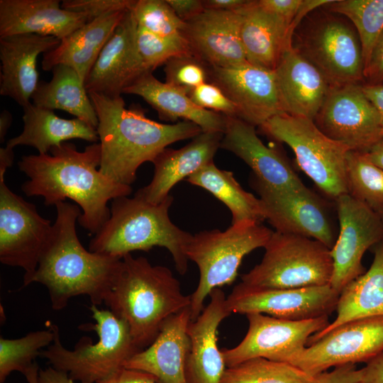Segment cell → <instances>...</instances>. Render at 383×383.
Listing matches in <instances>:
<instances>
[{
  "label": "cell",
  "instance_id": "6da1fadb",
  "mask_svg": "<svg viewBox=\"0 0 383 383\" xmlns=\"http://www.w3.org/2000/svg\"><path fill=\"white\" fill-rule=\"evenodd\" d=\"M50 152L21 157L18 168L29 178L22 184V191L27 196L43 197L45 205L72 199L82 210L79 225L96 233L110 216L108 202L130 195L131 187L110 180L97 169L101 164L99 143L79 151L73 143L65 142Z\"/></svg>",
  "mask_w": 383,
  "mask_h": 383
},
{
  "label": "cell",
  "instance_id": "7a4b0ae2",
  "mask_svg": "<svg viewBox=\"0 0 383 383\" xmlns=\"http://www.w3.org/2000/svg\"><path fill=\"white\" fill-rule=\"evenodd\" d=\"M57 218L35 271L23 278V286L36 282L48 289L52 309L60 311L70 299L85 295L92 305L104 303L122 267V258L87 250L80 243L76 222L78 206L55 204Z\"/></svg>",
  "mask_w": 383,
  "mask_h": 383
},
{
  "label": "cell",
  "instance_id": "3957f363",
  "mask_svg": "<svg viewBox=\"0 0 383 383\" xmlns=\"http://www.w3.org/2000/svg\"><path fill=\"white\" fill-rule=\"evenodd\" d=\"M98 118L101 146L100 172L110 180L130 185L139 167L168 145L202 132L196 124L183 121L173 124L148 118L140 108L126 109L122 96L89 93Z\"/></svg>",
  "mask_w": 383,
  "mask_h": 383
},
{
  "label": "cell",
  "instance_id": "277c9868",
  "mask_svg": "<svg viewBox=\"0 0 383 383\" xmlns=\"http://www.w3.org/2000/svg\"><path fill=\"white\" fill-rule=\"evenodd\" d=\"M118 277L104 301L110 311L128 324L142 350L155 339L163 323L191 304L179 282L167 267L152 265L147 258H122Z\"/></svg>",
  "mask_w": 383,
  "mask_h": 383
},
{
  "label": "cell",
  "instance_id": "5b68a950",
  "mask_svg": "<svg viewBox=\"0 0 383 383\" xmlns=\"http://www.w3.org/2000/svg\"><path fill=\"white\" fill-rule=\"evenodd\" d=\"M172 202L171 195L158 204L136 196L113 199L110 216L90 240L89 250L123 258L132 251L163 247L171 254L177 272L184 274L189 261L186 250L193 235L171 221Z\"/></svg>",
  "mask_w": 383,
  "mask_h": 383
},
{
  "label": "cell",
  "instance_id": "8992f818",
  "mask_svg": "<svg viewBox=\"0 0 383 383\" xmlns=\"http://www.w3.org/2000/svg\"><path fill=\"white\" fill-rule=\"evenodd\" d=\"M89 309L96 324H84L79 328L96 331V343L84 336L79 340L74 350H68L62 344L58 326L47 321L46 326L52 330L54 339L40 355L51 367L67 373L79 383H97L108 378L124 367L125 363L140 351L124 320L110 310L100 309L96 305L91 304Z\"/></svg>",
  "mask_w": 383,
  "mask_h": 383
},
{
  "label": "cell",
  "instance_id": "52a82bcc",
  "mask_svg": "<svg viewBox=\"0 0 383 383\" xmlns=\"http://www.w3.org/2000/svg\"><path fill=\"white\" fill-rule=\"evenodd\" d=\"M292 45L332 87L365 84L361 43L353 24L323 6L307 13L293 32Z\"/></svg>",
  "mask_w": 383,
  "mask_h": 383
},
{
  "label": "cell",
  "instance_id": "ba28073f",
  "mask_svg": "<svg viewBox=\"0 0 383 383\" xmlns=\"http://www.w3.org/2000/svg\"><path fill=\"white\" fill-rule=\"evenodd\" d=\"M273 231L255 221L231 224L226 230L202 231L192 235L186 250L189 260L196 264L199 281L191 296V320L204 309V303L215 288L231 284L245 255L264 248Z\"/></svg>",
  "mask_w": 383,
  "mask_h": 383
},
{
  "label": "cell",
  "instance_id": "9c48e42d",
  "mask_svg": "<svg viewBox=\"0 0 383 383\" xmlns=\"http://www.w3.org/2000/svg\"><path fill=\"white\" fill-rule=\"evenodd\" d=\"M261 262L241 276V282L265 289L301 288L330 284L331 249L307 237L273 231Z\"/></svg>",
  "mask_w": 383,
  "mask_h": 383
},
{
  "label": "cell",
  "instance_id": "30bf717a",
  "mask_svg": "<svg viewBox=\"0 0 383 383\" xmlns=\"http://www.w3.org/2000/svg\"><path fill=\"white\" fill-rule=\"evenodd\" d=\"M259 128L289 146L300 169L329 198L335 200L348 194L346 165L350 150L323 134L313 120L283 113Z\"/></svg>",
  "mask_w": 383,
  "mask_h": 383
},
{
  "label": "cell",
  "instance_id": "8fae6325",
  "mask_svg": "<svg viewBox=\"0 0 383 383\" xmlns=\"http://www.w3.org/2000/svg\"><path fill=\"white\" fill-rule=\"evenodd\" d=\"M361 84L332 87L313 121L350 150L367 152L383 138V121Z\"/></svg>",
  "mask_w": 383,
  "mask_h": 383
},
{
  "label": "cell",
  "instance_id": "7c38bea8",
  "mask_svg": "<svg viewBox=\"0 0 383 383\" xmlns=\"http://www.w3.org/2000/svg\"><path fill=\"white\" fill-rule=\"evenodd\" d=\"M383 350V316L345 323L292 355L287 361L311 375L331 367L365 362Z\"/></svg>",
  "mask_w": 383,
  "mask_h": 383
},
{
  "label": "cell",
  "instance_id": "4fadbf2b",
  "mask_svg": "<svg viewBox=\"0 0 383 383\" xmlns=\"http://www.w3.org/2000/svg\"><path fill=\"white\" fill-rule=\"evenodd\" d=\"M50 220L43 218L33 204L13 193L0 179V261L21 267L23 278L36 270L52 233Z\"/></svg>",
  "mask_w": 383,
  "mask_h": 383
},
{
  "label": "cell",
  "instance_id": "5bb4252c",
  "mask_svg": "<svg viewBox=\"0 0 383 383\" xmlns=\"http://www.w3.org/2000/svg\"><path fill=\"white\" fill-rule=\"evenodd\" d=\"M248 329L243 339L232 348L221 350L226 367L247 360L264 357L284 362L301 350L309 338L329 324L328 316L303 321H289L268 315L246 314Z\"/></svg>",
  "mask_w": 383,
  "mask_h": 383
},
{
  "label": "cell",
  "instance_id": "9a60e30c",
  "mask_svg": "<svg viewBox=\"0 0 383 383\" xmlns=\"http://www.w3.org/2000/svg\"><path fill=\"white\" fill-rule=\"evenodd\" d=\"M339 234L331 249V287L338 293L365 272L362 260L372 246L383 241V222L378 213L348 194L335 199Z\"/></svg>",
  "mask_w": 383,
  "mask_h": 383
},
{
  "label": "cell",
  "instance_id": "2e32d148",
  "mask_svg": "<svg viewBox=\"0 0 383 383\" xmlns=\"http://www.w3.org/2000/svg\"><path fill=\"white\" fill-rule=\"evenodd\" d=\"M339 293L330 284L301 288L265 289L240 282L226 297L231 313H257L289 321L329 316L336 310Z\"/></svg>",
  "mask_w": 383,
  "mask_h": 383
},
{
  "label": "cell",
  "instance_id": "e0dca14e",
  "mask_svg": "<svg viewBox=\"0 0 383 383\" xmlns=\"http://www.w3.org/2000/svg\"><path fill=\"white\" fill-rule=\"evenodd\" d=\"M251 186L260 195L265 220L275 231L312 238L332 248L335 238L328 209L315 192L304 184L273 189L253 178Z\"/></svg>",
  "mask_w": 383,
  "mask_h": 383
},
{
  "label": "cell",
  "instance_id": "ac0fdd59",
  "mask_svg": "<svg viewBox=\"0 0 383 383\" xmlns=\"http://www.w3.org/2000/svg\"><path fill=\"white\" fill-rule=\"evenodd\" d=\"M209 66V80L234 104L237 118L260 127L286 113L274 71L247 62L235 67Z\"/></svg>",
  "mask_w": 383,
  "mask_h": 383
},
{
  "label": "cell",
  "instance_id": "d6986e66",
  "mask_svg": "<svg viewBox=\"0 0 383 383\" xmlns=\"http://www.w3.org/2000/svg\"><path fill=\"white\" fill-rule=\"evenodd\" d=\"M138 23L127 11L100 52L85 80L89 93L121 96L123 90L148 71L137 44Z\"/></svg>",
  "mask_w": 383,
  "mask_h": 383
},
{
  "label": "cell",
  "instance_id": "ffe728a7",
  "mask_svg": "<svg viewBox=\"0 0 383 383\" xmlns=\"http://www.w3.org/2000/svg\"><path fill=\"white\" fill-rule=\"evenodd\" d=\"M242 13L205 9L182 31L193 53L208 65L229 67L248 62L241 40Z\"/></svg>",
  "mask_w": 383,
  "mask_h": 383
},
{
  "label": "cell",
  "instance_id": "44dd1931",
  "mask_svg": "<svg viewBox=\"0 0 383 383\" xmlns=\"http://www.w3.org/2000/svg\"><path fill=\"white\" fill-rule=\"evenodd\" d=\"M190 307L168 318L153 342L133 355L124 367L147 372L156 383H187L185 368L190 350Z\"/></svg>",
  "mask_w": 383,
  "mask_h": 383
},
{
  "label": "cell",
  "instance_id": "7402d4cb",
  "mask_svg": "<svg viewBox=\"0 0 383 383\" xmlns=\"http://www.w3.org/2000/svg\"><path fill=\"white\" fill-rule=\"evenodd\" d=\"M255 127L227 116L220 148L243 160L252 169V178L266 187L287 189L304 184L286 157L261 141Z\"/></svg>",
  "mask_w": 383,
  "mask_h": 383
},
{
  "label": "cell",
  "instance_id": "603a6c76",
  "mask_svg": "<svg viewBox=\"0 0 383 383\" xmlns=\"http://www.w3.org/2000/svg\"><path fill=\"white\" fill-rule=\"evenodd\" d=\"M209 296L208 305L188 326L190 350L185 368L187 383H220L226 369L217 344V330L231 313L221 288L213 289Z\"/></svg>",
  "mask_w": 383,
  "mask_h": 383
},
{
  "label": "cell",
  "instance_id": "cb8c5ba5",
  "mask_svg": "<svg viewBox=\"0 0 383 383\" xmlns=\"http://www.w3.org/2000/svg\"><path fill=\"white\" fill-rule=\"evenodd\" d=\"M60 43L53 36L19 34L0 38V94L22 107L29 104L38 84L37 60Z\"/></svg>",
  "mask_w": 383,
  "mask_h": 383
},
{
  "label": "cell",
  "instance_id": "d4e9b609",
  "mask_svg": "<svg viewBox=\"0 0 383 383\" xmlns=\"http://www.w3.org/2000/svg\"><path fill=\"white\" fill-rule=\"evenodd\" d=\"M221 132H201L179 149L165 148L154 160V175L151 182L138 189L135 196L158 204L170 194L172 188L182 179L213 161L221 147Z\"/></svg>",
  "mask_w": 383,
  "mask_h": 383
},
{
  "label": "cell",
  "instance_id": "484cf974",
  "mask_svg": "<svg viewBox=\"0 0 383 383\" xmlns=\"http://www.w3.org/2000/svg\"><path fill=\"white\" fill-rule=\"evenodd\" d=\"M89 21L58 0H0V38L35 34L62 40Z\"/></svg>",
  "mask_w": 383,
  "mask_h": 383
},
{
  "label": "cell",
  "instance_id": "4316f807",
  "mask_svg": "<svg viewBox=\"0 0 383 383\" xmlns=\"http://www.w3.org/2000/svg\"><path fill=\"white\" fill-rule=\"evenodd\" d=\"M274 72L286 113L313 121L332 88L323 74L292 43Z\"/></svg>",
  "mask_w": 383,
  "mask_h": 383
},
{
  "label": "cell",
  "instance_id": "83f0119b",
  "mask_svg": "<svg viewBox=\"0 0 383 383\" xmlns=\"http://www.w3.org/2000/svg\"><path fill=\"white\" fill-rule=\"evenodd\" d=\"M243 16L241 40L250 65L274 71L285 50L292 43L298 23L290 22L248 0L240 9Z\"/></svg>",
  "mask_w": 383,
  "mask_h": 383
},
{
  "label": "cell",
  "instance_id": "f1b7e54d",
  "mask_svg": "<svg viewBox=\"0 0 383 383\" xmlns=\"http://www.w3.org/2000/svg\"><path fill=\"white\" fill-rule=\"evenodd\" d=\"M123 94L142 97L157 111L161 120L175 121L182 118L196 124L203 132L225 131L226 115L199 107L186 91L160 82L152 72L140 76Z\"/></svg>",
  "mask_w": 383,
  "mask_h": 383
},
{
  "label": "cell",
  "instance_id": "f546056e",
  "mask_svg": "<svg viewBox=\"0 0 383 383\" xmlns=\"http://www.w3.org/2000/svg\"><path fill=\"white\" fill-rule=\"evenodd\" d=\"M126 11L96 18L60 40L55 48L43 55L42 69L51 71L57 65H65L74 69L85 82L100 52Z\"/></svg>",
  "mask_w": 383,
  "mask_h": 383
},
{
  "label": "cell",
  "instance_id": "4dcf8cb0",
  "mask_svg": "<svg viewBox=\"0 0 383 383\" xmlns=\"http://www.w3.org/2000/svg\"><path fill=\"white\" fill-rule=\"evenodd\" d=\"M23 109V130L8 140L7 147L28 145L38 150V154H48L51 149L72 139H81L93 143L99 140L96 128L79 118L65 119L52 110L30 102Z\"/></svg>",
  "mask_w": 383,
  "mask_h": 383
},
{
  "label": "cell",
  "instance_id": "1f68e13d",
  "mask_svg": "<svg viewBox=\"0 0 383 383\" xmlns=\"http://www.w3.org/2000/svg\"><path fill=\"white\" fill-rule=\"evenodd\" d=\"M335 311V320L323 330L312 335L306 345L345 323L383 316V241L376 245L370 269L340 292Z\"/></svg>",
  "mask_w": 383,
  "mask_h": 383
},
{
  "label": "cell",
  "instance_id": "d6a6232c",
  "mask_svg": "<svg viewBox=\"0 0 383 383\" xmlns=\"http://www.w3.org/2000/svg\"><path fill=\"white\" fill-rule=\"evenodd\" d=\"M49 82L40 81L31 99L35 106L60 109L96 128L98 118L84 81L72 67L55 66Z\"/></svg>",
  "mask_w": 383,
  "mask_h": 383
},
{
  "label": "cell",
  "instance_id": "836d02e7",
  "mask_svg": "<svg viewBox=\"0 0 383 383\" xmlns=\"http://www.w3.org/2000/svg\"><path fill=\"white\" fill-rule=\"evenodd\" d=\"M189 183L200 187L223 202L232 213V223L265 220L260 198L246 192L235 179L232 172L218 168L213 161L189 176Z\"/></svg>",
  "mask_w": 383,
  "mask_h": 383
},
{
  "label": "cell",
  "instance_id": "e575fe53",
  "mask_svg": "<svg viewBox=\"0 0 383 383\" xmlns=\"http://www.w3.org/2000/svg\"><path fill=\"white\" fill-rule=\"evenodd\" d=\"M319 374L290 363L255 357L226 367L220 383H317Z\"/></svg>",
  "mask_w": 383,
  "mask_h": 383
},
{
  "label": "cell",
  "instance_id": "d590c367",
  "mask_svg": "<svg viewBox=\"0 0 383 383\" xmlns=\"http://www.w3.org/2000/svg\"><path fill=\"white\" fill-rule=\"evenodd\" d=\"M323 7L353 24L361 43L365 69L383 30V0H331Z\"/></svg>",
  "mask_w": 383,
  "mask_h": 383
},
{
  "label": "cell",
  "instance_id": "8d00e7d4",
  "mask_svg": "<svg viewBox=\"0 0 383 383\" xmlns=\"http://www.w3.org/2000/svg\"><path fill=\"white\" fill-rule=\"evenodd\" d=\"M346 178L348 194L378 213L383 210V170L365 152H348Z\"/></svg>",
  "mask_w": 383,
  "mask_h": 383
},
{
  "label": "cell",
  "instance_id": "74e56055",
  "mask_svg": "<svg viewBox=\"0 0 383 383\" xmlns=\"http://www.w3.org/2000/svg\"><path fill=\"white\" fill-rule=\"evenodd\" d=\"M54 339L52 330L32 331L25 336L7 339L0 338V383H4L13 372L23 375L35 364L43 348L48 347Z\"/></svg>",
  "mask_w": 383,
  "mask_h": 383
},
{
  "label": "cell",
  "instance_id": "f35d334b",
  "mask_svg": "<svg viewBox=\"0 0 383 383\" xmlns=\"http://www.w3.org/2000/svg\"><path fill=\"white\" fill-rule=\"evenodd\" d=\"M137 44L144 65L150 72L173 57L194 54L182 33L159 35L138 26Z\"/></svg>",
  "mask_w": 383,
  "mask_h": 383
},
{
  "label": "cell",
  "instance_id": "ab89813d",
  "mask_svg": "<svg viewBox=\"0 0 383 383\" xmlns=\"http://www.w3.org/2000/svg\"><path fill=\"white\" fill-rule=\"evenodd\" d=\"M131 10L138 26L156 35L181 33L184 27L167 0H137Z\"/></svg>",
  "mask_w": 383,
  "mask_h": 383
},
{
  "label": "cell",
  "instance_id": "60d3db41",
  "mask_svg": "<svg viewBox=\"0 0 383 383\" xmlns=\"http://www.w3.org/2000/svg\"><path fill=\"white\" fill-rule=\"evenodd\" d=\"M166 83L187 94L209 79V66L194 54L173 57L165 63Z\"/></svg>",
  "mask_w": 383,
  "mask_h": 383
},
{
  "label": "cell",
  "instance_id": "b9f144b4",
  "mask_svg": "<svg viewBox=\"0 0 383 383\" xmlns=\"http://www.w3.org/2000/svg\"><path fill=\"white\" fill-rule=\"evenodd\" d=\"M188 95L200 108L228 117H237V109L234 104L220 87L212 82L203 83L190 91Z\"/></svg>",
  "mask_w": 383,
  "mask_h": 383
},
{
  "label": "cell",
  "instance_id": "7bdbcfd3",
  "mask_svg": "<svg viewBox=\"0 0 383 383\" xmlns=\"http://www.w3.org/2000/svg\"><path fill=\"white\" fill-rule=\"evenodd\" d=\"M135 0H64L62 9L86 14L89 21L106 14L131 10Z\"/></svg>",
  "mask_w": 383,
  "mask_h": 383
},
{
  "label": "cell",
  "instance_id": "ee69618b",
  "mask_svg": "<svg viewBox=\"0 0 383 383\" xmlns=\"http://www.w3.org/2000/svg\"><path fill=\"white\" fill-rule=\"evenodd\" d=\"M365 84H383V30L372 50L370 60L364 72Z\"/></svg>",
  "mask_w": 383,
  "mask_h": 383
},
{
  "label": "cell",
  "instance_id": "f6af8a7d",
  "mask_svg": "<svg viewBox=\"0 0 383 383\" xmlns=\"http://www.w3.org/2000/svg\"><path fill=\"white\" fill-rule=\"evenodd\" d=\"M360 377V369L357 370L355 364H345L321 373L317 383H357Z\"/></svg>",
  "mask_w": 383,
  "mask_h": 383
},
{
  "label": "cell",
  "instance_id": "bcb514c9",
  "mask_svg": "<svg viewBox=\"0 0 383 383\" xmlns=\"http://www.w3.org/2000/svg\"><path fill=\"white\" fill-rule=\"evenodd\" d=\"M97 383H156L155 377L143 371L123 367Z\"/></svg>",
  "mask_w": 383,
  "mask_h": 383
},
{
  "label": "cell",
  "instance_id": "7dc6e473",
  "mask_svg": "<svg viewBox=\"0 0 383 383\" xmlns=\"http://www.w3.org/2000/svg\"><path fill=\"white\" fill-rule=\"evenodd\" d=\"M177 16L184 21L202 13L205 8L201 0H167Z\"/></svg>",
  "mask_w": 383,
  "mask_h": 383
},
{
  "label": "cell",
  "instance_id": "c3c4849f",
  "mask_svg": "<svg viewBox=\"0 0 383 383\" xmlns=\"http://www.w3.org/2000/svg\"><path fill=\"white\" fill-rule=\"evenodd\" d=\"M361 377L357 383H383V350L360 369Z\"/></svg>",
  "mask_w": 383,
  "mask_h": 383
},
{
  "label": "cell",
  "instance_id": "681fc988",
  "mask_svg": "<svg viewBox=\"0 0 383 383\" xmlns=\"http://www.w3.org/2000/svg\"><path fill=\"white\" fill-rule=\"evenodd\" d=\"M38 383H76L68 374L49 366L45 369L40 368Z\"/></svg>",
  "mask_w": 383,
  "mask_h": 383
},
{
  "label": "cell",
  "instance_id": "f907efd6",
  "mask_svg": "<svg viewBox=\"0 0 383 383\" xmlns=\"http://www.w3.org/2000/svg\"><path fill=\"white\" fill-rule=\"evenodd\" d=\"M248 1V0H203V4L205 9L238 11Z\"/></svg>",
  "mask_w": 383,
  "mask_h": 383
},
{
  "label": "cell",
  "instance_id": "816d5d0a",
  "mask_svg": "<svg viewBox=\"0 0 383 383\" xmlns=\"http://www.w3.org/2000/svg\"><path fill=\"white\" fill-rule=\"evenodd\" d=\"M364 92L379 113L383 121V84L362 85Z\"/></svg>",
  "mask_w": 383,
  "mask_h": 383
},
{
  "label": "cell",
  "instance_id": "f5cc1de1",
  "mask_svg": "<svg viewBox=\"0 0 383 383\" xmlns=\"http://www.w3.org/2000/svg\"><path fill=\"white\" fill-rule=\"evenodd\" d=\"M14 159L12 148L7 146L0 148V179H4V174L7 168L10 167Z\"/></svg>",
  "mask_w": 383,
  "mask_h": 383
},
{
  "label": "cell",
  "instance_id": "db71d44e",
  "mask_svg": "<svg viewBox=\"0 0 383 383\" xmlns=\"http://www.w3.org/2000/svg\"><path fill=\"white\" fill-rule=\"evenodd\" d=\"M365 153L373 164L383 170V138Z\"/></svg>",
  "mask_w": 383,
  "mask_h": 383
},
{
  "label": "cell",
  "instance_id": "11a10c76",
  "mask_svg": "<svg viewBox=\"0 0 383 383\" xmlns=\"http://www.w3.org/2000/svg\"><path fill=\"white\" fill-rule=\"evenodd\" d=\"M12 122V115L7 110H3L0 114V142L4 141L5 136Z\"/></svg>",
  "mask_w": 383,
  "mask_h": 383
},
{
  "label": "cell",
  "instance_id": "9f6ffc18",
  "mask_svg": "<svg viewBox=\"0 0 383 383\" xmlns=\"http://www.w3.org/2000/svg\"><path fill=\"white\" fill-rule=\"evenodd\" d=\"M40 367L35 362L33 367L24 374L28 383H38Z\"/></svg>",
  "mask_w": 383,
  "mask_h": 383
},
{
  "label": "cell",
  "instance_id": "6f0895ef",
  "mask_svg": "<svg viewBox=\"0 0 383 383\" xmlns=\"http://www.w3.org/2000/svg\"><path fill=\"white\" fill-rule=\"evenodd\" d=\"M379 215L383 222V210L379 213Z\"/></svg>",
  "mask_w": 383,
  "mask_h": 383
}]
</instances>
